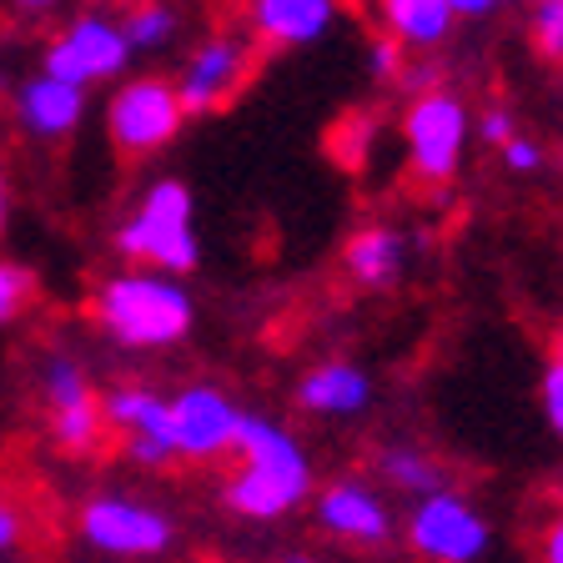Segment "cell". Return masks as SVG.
<instances>
[{
    "instance_id": "cell-20",
    "label": "cell",
    "mask_w": 563,
    "mask_h": 563,
    "mask_svg": "<svg viewBox=\"0 0 563 563\" xmlns=\"http://www.w3.org/2000/svg\"><path fill=\"white\" fill-rule=\"evenodd\" d=\"M121 31H126L131 56H136V51H162V46H172V35H176V11L166 0H141V5L126 11Z\"/></svg>"
},
{
    "instance_id": "cell-29",
    "label": "cell",
    "mask_w": 563,
    "mask_h": 563,
    "mask_svg": "<svg viewBox=\"0 0 563 563\" xmlns=\"http://www.w3.org/2000/svg\"><path fill=\"white\" fill-rule=\"evenodd\" d=\"M504 5H508V0H448V11H453V15H468V21L504 11Z\"/></svg>"
},
{
    "instance_id": "cell-14",
    "label": "cell",
    "mask_w": 563,
    "mask_h": 563,
    "mask_svg": "<svg viewBox=\"0 0 563 563\" xmlns=\"http://www.w3.org/2000/svg\"><path fill=\"white\" fill-rule=\"evenodd\" d=\"M86 117V86H70L51 70H35L15 86V121L31 141H66Z\"/></svg>"
},
{
    "instance_id": "cell-30",
    "label": "cell",
    "mask_w": 563,
    "mask_h": 563,
    "mask_svg": "<svg viewBox=\"0 0 563 563\" xmlns=\"http://www.w3.org/2000/svg\"><path fill=\"white\" fill-rule=\"evenodd\" d=\"M15 11H25V15H46V11H56L60 0H11Z\"/></svg>"
},
{
    "instance_id": "cell-5",
    "label": "cell",
    "mask_w": 563,
    "mask_h": 563,
    "mask_svg": "<svg viewBox=\"0 0 563 563\" xmlns=\"http://www.w3.org/2000/svg\"><path fill=\"white\" fill-rule=\"evenodd\" d=\"M408 549L422 563H478L493 549V523L468 493H457L453 483L438 493H422L408 508Z\"/></svg>"
},
{
    "instance_id": "cell-25",
    "label": "cell",
    "mask_w": 563,
    "mask_h": 563,
    "mask_svg": "<svg viewBox=\"0 0 563 563\" xmlns=\"http://www.w3.org/2000/svg\"><path fill=\"white\" fill-rule=\"evenodd\" d=\"M498 152H504V166H508V172H518V176H533V172L543 166V146H539L533 136H514V141H504Z\"/></svg>"
},
{
    "instance_id": "cell-11",
    "label": "cell",
    "mask_w": 563,
    "mask_h": 563,
    "mask_svg": "<svg viewBox=\"0 0 563 563\" xmlns=\"http://www.w3.org/2000/svg\"><path fill=\"white\" fill-rule=\"evenodd\" d=\"M246 76H252V41L232 31L207 35L176 76V96L187 106V117H211L242 91Z\"/></svg>"
},
{
    "instance_id": "cell-27",
    "label": "cell",
    "mask_w": 563,
    "mask_h": 563,
    "mask_svg": "<svg viewBox=\"0 0 563 563\" xmlns=\"http://www.w3.org/2000/svg\"><path fill=\"white\" fill-rule=\"evenodd\" d=\"M539 563H563V514H553L539 533Z\"/></svg>"
},
{
    "instance_id": "cell-6",
    "label": "cell",
    "mask_w": 563,
    "mask_h": 563,
    "mask_svg": "<svg viewBox=\"0 0 563 563\" xmlns=\"http://www.w3.org/2000/svg\"><path fill=\"white\" fill-rule=\"evenodd\" d=\"M181 126H187V106L176 96V81L166 76H131L106 101V136L131 162L166 152L181 136Z\"/></svg>"
},
{
    "instance_id": "cell-26",
    "label": "cell",
    "mask_w": 563,
    "mask_h": 563,
    "mask_svg": "<svg viewBox=\"0 0 563 563\" xmlns=\"http://www.w3.org/2000/svg\"><path fill=\"white\" fill-rule=\"evenodd\" d=\"M473 131H478L488 146H504V141H514L518 136V126H514V111H504V106H488L478 121H473Z\"/></svg>"
},
{
    "instance_id": "cell-9",
    "label": "cell",
    "mask_w": 563,
    "mask_h": 563,
    "mask_svg": "<svg viewBox=\"0 0 563 563\" xmlns=\"http://www.w3.org/2000/svg\"><path fill=\"white\" fill-rule=\"evenodd\" d=\"M81 539L96 553H111V559H156V553L172 549L176 528L162 508L141 504V498L96 493L81 504Z\"/></svg>"
},
{
    "instance_id": "cell-24",
    "label": "cell",
    "mask_w": 563,
    "mask_h": 563,
    "mask_svg": "<svg viewBox=\"0 0 563 563\" xmlns=\"http://www.w3.org/2000/svg\"><path fill=\"white\" fill-rule=\"evenodd\" d=\"M367 70H373L377 81H398L402 76V46L393 35H377L373 46H367Z\"/></svg>"
},
{
    "instance_id": "cell-19",
    "label": "cell",
    "mask_w": 563,
    "mask_h": 563,
    "mask_svg": "<svg viewBox=\"0 0 563 563\" xmlns=\"http://www.w3.org/2000/svg\"><path fill=\"white\" fill-rule=\"evenodd\" d=\"M377 473H383L387 488H402V493H412V498L448 488V468L433 453H422V448H412V443L383 448V453H377Z\"/></svg>"
},
{
    "instance_id": "cell-13",
    "label": "cell",
    "mask_w": 563,
    "mask_h": 563,
    "mask_svg": "<svg viewBox=\"0 0 563 563\" xmlns=\"http://www.w3.org/2000/svg\"><path fill=\"white\" fill-rule=\"evenodd\" d=\"M312 514L332 539L357 543V549H383V543L398 533L387 498L363 478H332L328 488H317L312 493Z\"/></svg>"
},
{
    "instance_id": "cell-28",
    "label": "cell",
    "mask_w": 563,
    "mask_h": 563,
    "mask_svg": "<svg viewBox=\"0 0 563 563\" xmlns=\"http://www.w3.org/2000/svg\"><path fill=\"white\" fill-rule=\"evenodd\" d=\"M15 543H21V514H15V508L0 498V559H5Z\"/></svg>"
},
{
    "instance_id": "cell-33",
    "label": "cell",
    "mask_w": 563,
    "mask_h": 563,
    "mask_svg": "<svg viewBox=\"0 0 563 563\" xmlns=\"http://www.w3.org/2000/svg\"><path fill=\"white\" fill-rule=\"evenodd\" d=\"M553 357L563 363V328H559V338H553Z\"/></svg>"
},
{
    "instance_id": "cell-1",
    "label": "cell",
    "mask_w": 563,
    "mask_h": 563,
    "mask_svg": "<svg viewBox=\"0 0 563 563\" xmlns=\"http://www.w3.org/2000/svg\"><path fill=\"white\" fill-rule=\"evenodd\" d=\"M232 453H236V473L227 478L222 498L236 518L272 523V518H287L292 508H302L317 493L307 448L282 422L262 418V412H242Z\"/></svg>"
},
{
    "instance_id": "cell-15",
    "label": "cell",
    "mask_w": 563,
    "mask_h": 563,
    "mask_svg": "<svg viewBox=\"0 0 563 563\" xmlns=\"http://www.w3.org/2000/svg\"><path fill=\"white\" fill-rule=\"evenodd\" d=\"M246 25L267 51H297L338 25V0H246Z\"/></svg>"
},
{
    "instance_id": "cell-2",
    "label": "cell",
    "mask_w": 563,
    "mask_h": 563,
    "mask_svg": "<svg viewBox=\"0 0 563 563\" xmlns=\"http://www.w3.org/2000/svg\"><path fill=\"white\" fill-rule=\"evenodd\" d=\"M91 317L96 328L117 347L131 352H162L187 342L191 328H197V302L181 287V277L156 267H126L101 277L91 297Z\"/></svg>"
},
{
    "instance_id": "cell-22",
    "label": "cell",
    "mask_w": 563,
    "mask_h": 563,
    "mask_svg": "<svg viewBox=\"0 0 563 563\" xmlns=\"http://www.w3.org/2000/svg\"><path fill=\"white\" fill-rule=\"evenodd\" d=\"M533 41L543 56L563 66V0H533Z\"/></svg>"
},
{
    "instance_id": "cell-17",
    "label": "cell",
    "mask_w": 563,
    "mask_h": 563,
    "mask_svg": "<svg viewBox=\"0 0 563 563\" xmlns=\"http://www.w3.org/2000/svg\"><path fill=\"white\" fill-rule=\"evenodd\" d=\"M342 267H347V277L357 287L387 292L408 272V232H398V227H387V222L357 227L347 236V246H342Z\"/></svg>"
},
{
    "instance_id": "cell-23",
    "label": "cell",
    "mask_w": 563,
    "mask_h": 563,
    "mask_svg": "<svg viewBox=\"0 0 563 563\" xmlns=\"http://www.w3.org/2000/svg\"><path fill=\"white\" fill-rule=\"evenodd\" d=\"M539 402H543L549 428L563 438V363H559V357H553V363L543 367V377H539Z\"/></svg>"
},
{
    "instance_id": "cell-7",
    "label": "cell",
    "mask_w": 563,
    "mask_h": 563,
    "mask_svg": "<svg viewBox=\"0 0 563 563\" xmlns=\"http://www.w3.org/2000/svg\"><path fill=\"white\" fill-rule=\"evenodd\" d=\"M41 402H46V428L51 443L70 457H86L101 448L106 438V412L96 398L86 367L70 352H51L41 363Z\"/></svg>"
},
{
    "instance_id": "cell-31",
    "label": "cell",
    "mask_w": 563,
    "mask_h": 563,
    "mask_svg": "<svg viewBox=\"0 0 563 563\" xmlns=\"http://www.w3.org/2000/svg\"><path fill=\"white\" fill-rule=\"evenodd\" d=\"M5 222H11V181L0 172V232H5Z\"/></svg>"
},
{
    "instance_id": "cell-21",
    "label": "cell",
    "mask_w": 563,
    "mask_h": 563,
    "mask_svg": "<svg viewBox=\"0 0 563 563\" xmlns=\"http://www.w3.org/2000/svg\"><path fill=\"white\" fill-rule=\"evenodd\" d=\"M35 292H41V282H35L31 267H21V262L0 257V328L5 322H15V317L31 312Z\"/></svg>"
},
{
    "instance_id": "cell-18",
    "label": "cell",
    "mask_w": 563,
    "mask_h": 563,
    "mask_svg": "<svg viewBox=\"0 0 563 563\" xmlns=\"http://www.w3.org/2000/svg\"><path fill=\"white\" fill-rule=\"evenodd\" d=\"M457 15L448 0H383V25L402 51H433L448 41Z\"/></svg>"
},
{
    "instance_id": "cell-4",
    "label": "cell",
    "mask_w": 563,
    "mask_h": 563,
    "mask_svg": "<svg viewBox=\"0 0 563 563\" xmlns=\"http://www.w3.org/2000/svg\"><path fill=\"white\" fill-rule=\"evenodd\" d=\"M473 136V117L463 96L428 86L402 106V146H408V172L418 176L422 187H448L463 166Z\"/></svg>"
},
{
    "instance_id": "cell-12",
    "label": "cell",
    "mask_w": 563,
    "mask_h": 563,
    "mask_svg": "<svg viewBox=\"0 0 563 563\" xmlns=\"http://www.w3.org/2000/svg\"><path fill=\"white\" fill-rule=\"evenodd\" d=\"M101 412H106V428H117L126 438V457L136 468H166L176 457L172 408H166L162 393H152V387H141V383L111 387L101 398Z\"/></svg>"
},
{
    "instance_id": "cell-16",
    "label": "cell",
    "mask_w": 563,
    "mask_h": 563,
    "mask_svg": "<svg viewBox=\"0 0 563 563\" xmlns=\"http://www.w3.org/2000/svg\"><path fill=\"white\" fill-rule=\"evenodd\" d=\"M373 377L347 357H328L297 383V408L312 418H363L373 408Z\"/></svg>"
},
{
    "instance_id": "cell-10",
    "label": "cell",
    "mask_w": 563,
    "mask_h": 563,
    "mask_svg": "<svg viewBox=\"0 0 563 563\" xmlns=\"http://www.w3.org/2000/svg\"><path fill=\"white\" fill-rule=\"evenodd\" d=\"M172 408V443L176 457H191V463H211V457L232 453L236 443V422L246 408H236L232 393H222L217 383H191L181 393L166 398Z\"/></svg>"
},
{
    "instance_id": "cell-8",
    "label": "cell",
    "mask_w": 563,
    "mask_h": 563,
    "mask_svg": "<svg viewBox=\"0 0 563 563\" xmlns=\"http://www.w3.org/2000/svg\"><path fill=\"white\" fill-rule=\"evenodd\" d=\"M126 60H131L126 31H121L111 15L86 11L51 35L41 70H51V76H60V81H70V86H101V81L126 76Z\"/></svg>"
},
{
    "instance_id": "cell-32",
    "label": "cell",
    "mask_w": 563,
    "mask_h": 563,
    "mask_svg": "<svg viewBox=\"0 0 563 563\" xmlns=\"http://www.w3.org/2000/svg\"><path fill=\"white\" fill-rule=\"evenodd\" d=\"M287 563H322V559H312V553H292Z\"/></svg>"
},
{
    "instance_id": "cell-3",
    "label": "cell",
    "mask_w": 563,
    "mask_h": 563,
    "mask_svg": "<svg viewBox=\"0 0 563 563\" xmlns=\"http://www.w3.org/2000/svg\"><path fill=\"white\" fill-rule=\"evenodd\" d=\"M131 267H156L172 277H187L201 267V232H197V197L187 181L156 176L136 197V211L111 236Z\"/></svg>"
}]
</instances>
